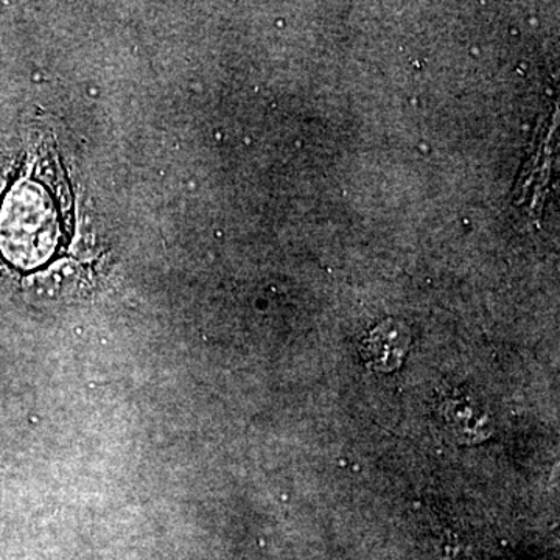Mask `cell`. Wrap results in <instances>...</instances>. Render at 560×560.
I'll return each mask as SVG.
<instances>
[{
  "instance_id": "cell-1",
  "label": "cell",
  "mask_w": 560,
  "mask_h": 560,
  "mask_svg": "<svg viewBox=\"0 0 560 560\" xmlns=\"http://www.w3.org/2000/svg\"><path fill=\"white\" fill-rule=\"evenodd\" d=\"M58 210L43 187L24 183L11 191L0 217V245L21 267L43 264L58 242Z\"/></svg>"
}]
</instances>
